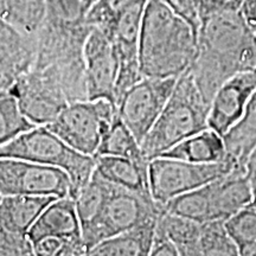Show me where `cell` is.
<instances>
[{
	"mask_svg": "<svg viewBox=\"0 0 256 256\" xmlns=\"http://www.w3.org/2000/svg\"><path fill=\"white\" fill-rule=\"evenodd\" d=\"M84 0H46L37 32V54L31 69L56 83L70 104L88 100L84 44L92 26Z\"/></svg>",
	"mask_w": 256,
	"mask_h": 256,
	"instance_id": "6da1fadb",
	"label": "cell"
},
{
	"mask_svg": "<svg viewBox=\"0 0 256 256\" xmlns=\"http://www.w3.org/2000/svg\"><path fill=\"white\" fill-rule=\"evenodd\" d=\"M256 70V36L241 11L216 12L200 22L197 54L188 72L209 102L224 82Z\"/></svg>",
	"mask_w": 256,
	"mask_h": 256,
	"instance_id": "7a4b0ae2",
	"label": "cell"
},
{
	"mask_svg": "<svg viewBox=\"0 0 256 256\" xmlns=\"http://www.w3.org/2000/svg\"><path fill=\"white\" fill-rule=\"evenodd\" d=\"M197 54V34L164 0H148L139 37L144 78H179Z\"/></svg>",
	"mask_w": 256,
	"mask_h": 256,
	"instance_id": "3957f363",
	"label": "cell"
},
{
	"mask_svg": "<svg viewBox=\"0 0 256 256\" xmlns=\"http://www.w3.org/2000/svg\"><path fill=\"white\" fill-rule=\"evenodd\" d=\"M210 104L198 89L188 70L176 86L158 120L142 142L145 158L151 160L182 140L209 127Z\"/></svg>",
	"mask_w": 256,
	"mask_h": 256,
	"instance_id": "277c9868",
	"label": "cell"
},
{
	"mask_svg": "<svg viewBox=\"0 0 256 256\" xmlns=\"http://www.w3.org/2000/svg\"><path fill=\"white\" fill-rule=\"evenodd\" d=\"M255 188L246 168H234L196 190L174 198L164 210L200 223L226 220L252 206Z\"/></svg>",
	"mask_w": 256,
	"mask_h": 256,
	"instance_id": "5b68a950",
	"label": "cell"
},
{
	"mask_svg": "<svg viewBox=\"0 0 256 256\" xmlns=\"http://www.w3.org/2000/svg\"><path fill=\"white\" fill-rule=\"evenodd\" d=\"M0 156L20 158L54 166L72 179L74 200L95 171V156L78 151L46 126H36L0 147Z\"/></svg>",
	"mask_w": 256,
	"mask_h": 256,
	"instance_id": "8992f818",
	"label": "cell"
},
{
	"mask_svg": "<svg viewBox=\"0 0 256 256\" xmlns=\"http://www.w3.org/2000/svg\"><path fill=\"white\" fill-rule=\"evenodd\" d=\"M116 113V106L104 98L80 100L66 106L46 127L75 150L95 156Z\"/></svg>",
	"mask_w": 256,
	"mask_h": 256,
	"instance_id": "52a82bcc",
	"label": "cell"
},
{
	"mask_svg": "<svg viewBox=\"0 0 256 256\" xmlns=\"http://www.w3.org/2000/svg\"><path fill=\"white\" fill-rule=\"evenodd\" d=\"M162 211L164 206L156 203L152 196L138 194L110 183L100 215L92 228L83 234L88 252L98 243L116 234L158 220Z\"/></svg>",
	"mask_w": 256,
	"mask_h": 256,
	"instance_id": "ba28073f",
	"label": "cell"
},
{
	"mask_svg": "<svg viewBox=\"0 0 256 256\" xmlns=\"http://www.w3.org/2000/svg\"><path fill=\"white\" fill-rule=\"evenodd\" d=\"M238 168L228 159L211 164L156 156L148 162L150 191L156 203L165 206L174 198L203 186Z\"/></svg>",
	"mask_w": 256,
	"mask_h": 256,
	"instance_id": "9c48e42d",
	"label": "cell"
},
{
	"mask_svg": "<svg viewBox=\"0 0 256 256\" xmlns=\"http://www.w3.org/2000/svg\"><path fill=\"white\" fill-rule=\"evenodd\" d=\"M69 174L54 166L20 158L0 156V194L72 197Z\"/></svg>",
	"mask_w": 256,
	"mask_h": 256,
	"instance_id": "30bf717a",
	"label": "cell"
},
{
	"mask_svg": "<svg viewBox=\"0 0 256 256\" xmlns=\"http://www.w3.org/2000/svg\"><path fill=\"white\" fill-rule=\"evenodd\" d=\"M178 78H142L122 95L118 115L142 145L168 101Z\"/></svg>",
	"mask_w": 256,
	"mask_h": 256,
	"instance_id": "8fae6325",
	"label": "cell"
},
{
	"mask_svg": "<svg viewBox=\"0 0 256 256\" xmlns=\"http://www.w3.org/2000/svg\"><path fill=\"white\" fill-rule=\"evenodd\" d=\"M119 58L107 32L92 26L84 44V76L88 100L104 98L116 106Z\"/></svg>",
	"mask_w": 256,
	"mask_h": 256,
	"instance_id": "7c38bea8",
	"label": "cell"
},
{
	"mask_svg": "<svg viewBox=\"0 0 256 256\" xmlns=\"http://www.w3.org/2000/svg\"><path fill=\"white\" fill-rule=\"evenodd\" d=\"M147 2H139L130 6L118 18L113 28L110 31H106L113 40L119 58L116 104L124 92L144 78L139 64V37Z\"/></svg>",
	"mask_w": 256,
	"mask_h": 256,
	"instance_id": "4fadbf2b",
	"label": "cell"
},
{
	"mask_svg": "<svg viewBox=\"0 0 256 256\" xmlns=\"http://www.w3.org/2000/svg\"><path fill=\"white\" fill-rule=\"evenodd\" d=\"M11 90L17 96L22 110L36 126H46L70 104L66 92L54 82L30 69Z\"/></svg>",
	"mask_w": 256,
	"mask_h": 256,
	"instance_id": "5bb4252c",
	"label": "cell"
},
{
	"mask_svg": "<svg viewBox=\"0 0 256 256\" xmlns=\"http://www.w3.org/2000/svg\"><path fill=\"white\" fill-rule=\"evenodd\" d=\"M256 90V70L234 75L224 82L210 102L209 127L220 136L243 116Z\"/></svg>",
	"mask_w": 256,
	"mask_h": 256,
	"instance_id": "9a60e30c",
	"label": "cell"
},
{
	"mask_svg": "<svg viewBox=\"0 0 256 256\" xmlns=\"http://www.w3.org/2000/svg\"><path fill=\"white\" fill-rule=\"evenodd\" d=\"M37 36L0 18V90L11 89L34 66Z\"/></svg>",
	"mask_w": 256,
	"mask_h": 256,
	"instance_id": "2e32d148",
	"label": "cell"
},
{
	"mask_svg": "<svg viewBox=\"0 0 256 256\" xmlns=\"http://www.w3.org/2000/svg\"><path fill=\"white\" fill-rule=\"evenodd\" d=\"M49 236L83 240L81 222L74 198H56L55 200L51 202L36 222L32 224L28 232V238L32 243Z\"/></svg>",
	"mask_w": 256,
	"mask_h": 256,
	"instance_id": "e0dca14e",
	"label": "cell"
},
{
	"mask_svg": "<svg viewBox=\"0 0 256 256\" xmlns=\"http://www.w3.org/2000/svg\"><path fill=\"white\" fill-rule=\"evenodd\" d=\"M56 197L10 194L0 200V226L12 232L28 235L32 224Z\"/></svg>",
	"mask_w": 256,
	"mask_h": 256,
	"instance_id": "ac0fdd59",
	"label": "cell"
},
{
	"mask_svg": "<svg viewBox=\"0 0 256 256\" xmlns=\"http://www.w3.org/2000/svg\"><path fill=\"white\" fill-rule=\"evenodd\" d=\"M158 156H168L198 164H211L226 160V151L223 136L208 127L182 140Z\"/></svg>",
	"mask_w": 256,
	"mask_h": 256,
	"instance_id": "d6986e66",
	"label": "cell"
},
{
	"mask_svg": "<svg viewBox=\"0 0 256 256\" xmlns=\"http://www.w3.org/2000/svg\"><path fill=\"white\" fill-rule=\"evenodd\" d=\"M95 170L110 183L138 194L152 196L150 191L148 162H138L121 156H95Z\"/></svg>",
	"mask_w": 256,
	"mask_h": 256,
	"instance_id": "ffe728a7",
	"label": "cell"
},
{
	"mask_svg": "<svg viewBox=\"0 0 256 256\" xmlns=\"http://www.w3.org/2000/svg\"><path fill=\"white\" fill-rule=\"evenodd\" d=\"M158 220H150V222L140 224V226H134L132 229H128L126 232L116 234L110 238L104 240V241L89 249L88 255H150L153 240H154L156 226Z\"/></svg>",
	"mask_w": 256,
	"mask_h": 256,
	"instance_id": "44dd1931",
	"label": "cell"
},
{
	"mask_svg": "<svg viewBox=\"0 0 256 256\" xmlns=\"http://www.w3.org/2000/svg\"><path fill=\"white\" fill-rule=\"evenodd\" d=\"M226 159L238 168H246L256 148V101L250 100L246 113L223 136Z\"/></svg>",
	"mask_w": 256,
	"mask_h": 256,
	"instance_id": "7402d4cb",
	"label": "cell"
},
{
	"mask_svg": "<svg viewBox=\"0 0 256 256\" xmlns=\"http://www.w3.org/2000/svg\"><path fill=\"white\" fill-rule=\"evenodd\" d=\"M156 228L174 242L179 255L202 256L200 222L164 210L156 222Z\"/></svg>",
	"mask_w": 256,
	"mask_h": 256,
	"instance_id": "603a6c76",
	"label": "cell"
},
{
	"mask_svg": "<svg viewBox=\"0 0 256 256\" xmlns=\"http://www.w3.org/2000/svg\"><path fill=\"white\" fill-rule=\"evenodd\" d=\"M121 156L138 162H148L142 151L140 142H138L132 130L122 122L118 113L113 124L98 146L95 156Z\"/></svg>",
	"mask_w": 256,
	"mask_h": 256,
	"instance_id": "cb8c5ba5",
	"label": "cell"
},
{
	"mask_svg": "<svg viewBox=\"0 0 256 256\" xmlns=\"http://www.w3.org/2000/svg\"><path fill=\"white\" fill-rule=\"evenodd\" d=\"M46 14V0H0V18L36 36Z\"/></svg>",
	"mask_w": 256,
	"mask_h": 256,
	"instance_id": "d4e9b609",
	"label": "cell"
},
{
	"mask_svg": "<svg viewBox=\"0 0 256 256\" xmlns=\"http://www.w3.org/2000/svg\"><path fill=\"white\" fill-rule=\"evenodd\" d=\"M36 127L22 110L11 89L0 90V147Z\"/></svg>",
	"mask_w": 256,
	"mask_h": 256,
	"instance_id": "484cf974",
	"label": "cell"
},
{
	"mask_svg": "<svg viewBox=\"0 0 256 256\" xmlns=\"http://www.w3.org/2000/svg\"><path fill=\"white\" fill-rule=\"evenodd\" d=\"M202 256H240L238 244L226 226V220L200 223Z\"/></svg>",
	"mask_w": 256,
	"mask_h": 256,
	"instance_id": "4316f807",
	"label": "cell"
},
{
	"mask_svg": "<svg viewBox=\"0 0 256 256\" xmlns=\"http://www.w3.org/2000/svg\"><path fill=\"white\" fill-rule=\"evenodd\" d=\"M139 2L147 0H95L89 8L87 20L92 26L100 28L104 31H110L118 18Z\"/></svg>",
	"mask_w": 256,
	"mask_h": 256,
	"instance_id": "83f0119b",
	"label": "cell"
},
{
	"mask_svg": "<svg viewBox=\"0 0 256 256\" xmlns=\"http://www.w3.org/2000/svg\"><path fill=\"white\" fill-rule=\"evenodd\" d=\"M226 226L238 250L256 242V206H249L226 220Z\"/></svg>",
	"mask_w": 256,
	"mask_h": 256,
	"instance_id": "f1b7e54d",
	"label": "cell"
},
{
	"mask_svg": "<svg viewBox=\"0 0 256 256\" xmlns=\"http://www.w3.org/2000/svg\"><path fill=\"white\" fill-rule=\"evenodd\" d=\"M34 244V255L38 256H81L88 255V248L83 240H70L49 236L38 240Z\"/></svg>",
	"mask_w": 256,
	"mask_h": 256,
	"instance_id": "f546056e",
	"label": "cell"
},
{
	"mask_svg": "<svg viewBox=\"0 0 256 256\" xmlns=\"http://www.w3.org/2000/svg\"><path fill=\"white\" fill-rule=\"evenodd\" d=\"M34 255V244L28 235L12 232L0 226V256Z\"/></svg>",
	"mask_w": 256,
	"mask_h": 256,
	"instance_id": "4dcf8cb0",
	"label": "cell"
},
{
	"mask_svg": "<svg viewBox=\"0 0 256 256\" xmlns=\"http://www.w3.org/2000/svg\"><path fill=\"white\" fill-rule=\"evenodd\" d=\"M164 2L179 17H182L191 25L198 36V30L200 26V0H164Z\"/></svg>",
	"mask_w": 256,
	"mask_h": 256,
	"instance_id": "1f68e13d",
	"label": "cell"
},
{
	"mask_svg": "<svg viewBox=\"0 0 256 256\" xmlns=\"http://www.w3.org/2000/svg\"><path fill=\"white\" fill-rule=\"evenodd\" d=\"M152 256H178V249L176 248L174 242L165 235L162 230H159L156 226L154 240L151 249Z\"/></svg>",
	"mask_w": 256,
	"mask_h": 256,
	"instance_id": "d6a6232c",
	"label": "cell"
},
{
	"mask_svg": "<svg viewBox=\"0 0 256 256\" xmlns=\"http://www.w3.org/2000/svg\"><path fill=\"white\" fill-rule=\"evenodd\" d=\"M241 14L248 28L256 36V0H244L241 8Z\"/></svg>",
	"mask_w": 256,
	"mask_h": 256,
	"instance_id": "836d02e7",
	"label": "cell"
},
{
	"mask_svg": "<svg viewBox=\"0 0 256 256\" xmlns=\"http://www.w3.org/2000/svg\"><path fill=\"white\" fill-rule=\"evenodd\" d=\"M246 172H247V176L256 188V148L249 156L247 164H246Z\"/></svg>",
	"mask_w": 256,
	"mask_h": 256,
	"instance_id": "e575fe53",
	"label": "cell"
},
{
	"mask_svg": "<svg viewBox=\"0 0 256 256\" xmlns=\"http://www.w3.org/2000/svg\"><path fill=\"white\" fill-rule=\"evenodd\" d=\"M240 256H256V242L240 249Z\"/></svg>",
	"mask_w": 256,
	"mask_h": 256,
	"instance_id": "d590c367",
	"label": "cell"
},
{
	"mask_svg": "<svg viewBox=\"0 0 256 256\" xmlns=\"http://www.w3.org/2000/svg\"><path fill=\"white\" fill-rule=\"evenodd\" d=\"M84 2H86V5H87V8L89 10L92 8V5L95 2V0H84Z\"/></svg>",
	"mask_w": 256,
	"mask_h": 256,
	"instance_id": "8d00e7d4",
	"label": "cell"
},
{
	"mask_svg": "<svg viewBox=\"0 0 256 256\" xmlns=\"http://www.w3.org/2000/svg\"><path fill=\"white\" fill-rule=\"evenodd\" d=\"M252 206H256V188H255V194H254V200H252Z\"/></svg>",
	"mask_w": 256,
	"mask_h": 256,
	"instance_id": "74e56055",
	"label": "cell"
},
{
	"mask_svg": "<svg viewBox=\"0 0 256 256\" xmlns=\"http://www.w3.org/2000/svg\"><path fill=\"white\" fill-rule=\"evenodd\" d=\"M252 100H255V101H256V90H255V92H254V95H252Z\"/></svg>",
	"mask_w": 256,
	"mask_h": 256,
	"instance_id": "f35d334b",
	"label": "cell"
},
{
	"mask_svg": "<svg viewBox=\"0 0 256 256\" xmlns=\"http://www.w3.org/2000/svg\"><path fill=\"white\" fill-rule=\"evenodd\" d=\"M0 200H2V194H0Z\"/></svg>",
	"mask_w": 256,
	"mask_h": 256,
	"instance_id": "ab89813d",
	"label": "cell"
}]
</instances>
